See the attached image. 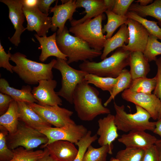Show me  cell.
<instances>
[{
  "label": "cell",
  "instance_id": "6da1fadb",
  "mask_svg": "<svg viewBox=\"0 0 161 161\" xmlns=\"http://www.w3.org/2000/svg\"><path fill=\"white\" fill-rule=\"evenodd\" d=\"M99 91L84 80L78 84L73 97V104L78 118L85 121L92 120L100 114L110 113L102 104Z\"/></svg>",
  "mask_w": 161,
  "mask_h": 161
},
{
  "label": "cell",
  "instance_id": "7a4b0ae2",
  "mask_svg": "<svg viewBox=\"0 0 161 161\" xmlns=\"http://www.w3.org/2000/svg\"><path fill=\"white\" fill-rule=\"evenodd\" d=\"M10 60L16 64L12 69L13 72L28 84H37L43 80L53 79L52 69L56 59L45 64L29 60L25 55L17 52L11 54Z\"/></svg>",
  "mask_w": 161,
  "mask_h": 161
},
{
  "label": "cell",
  "instance_id": "3957f363",
  "mask_svg": "<svg viewBox=\"0 0 161 161\" xmlns=\"http://www.w3.org/2000/svg\"><path fill=\"white\" fill-rule=\"evenodd\" d=\"M65 26L63 31L57 34L56 42L61 52L68 58V64L79 61H92L101 56L102 52L91 48L85 41L70 34Z\"/></svg>",
  "mask_w": 161,
  "mask_h": 161
},
{
  "label": "cell",
  "instance_id": "277c9868",
  "mask_svg": "<svg viewBox=\"0 0 161 161\" xmlns=\"http://www.w3.org/2000/svg\"><path fill=\"white\" fill-rule=\"evenodd\" d=\"M130 53L129 51L120 47L101 61L96 62L87 60L80 64L79 67L81 70L88 73L102 77L116 78L126 67L129 66Z\"/></svg>",
  "mask_w": 161,
  "mask_h": 161
},
{
  "label": "cell",
  "instance_id": "5b68a950",
  "mask_svg": "<svg viewBox=\"0 0 161 161\" xmlns=\"http://www.w3.org/2000/svg\"><path fill=\"white\" fill-rule=\"evenodd\" d=\"M115 111L114 122L118 130L128 132L133 131L148 130L153 131L156 122H151L149 113L141 107L136 105V112L127 113L124 105L119 106L114 102Z\"/></svg>",
  "mask_w": 161,
  "mask_h": 161
},
{
  "label": "cell",
  "instance_id": "8992f818",
  "mask_svg": "<svg viewBox=\"0 0 161 161\" xmlns=\"http://www.w3.org/2000/svg\"><path fill=\"white\" fill-rule=\"evenodd\" d=\"M103 18V14L101 15L71 26L69 31L86 42L91 48L101 51L107 40L102 32V22Z\"/></svg>",
  "mask_w": 161,
  "mask_h": 161
},
{
  "label": "cell",
  "instance_id": "52a82bcc",
  "mask_svg": "<svg viewBox=\"0 0 161 161\" xmlns=\"http://www.w3.org/2000/svg\"><path fill=\"white\" fill-rule=\"evenodd\" d=\"M48 141L45 134L19 121L16 131L9 134L6 137L7 145L11 150L20 146L27 150H33L39 145H45Z\"/></svg>",
  "mask_w": 161,
  "mask_h": 161
},
{
  "label": "cell",
  "instance_id": "ba28073f",
  "mask_svg": "<svg viewBox=\"0 0 161 161\" xmlns=\"http://www.w3.org/2000/svg\"><path fill=\"white\" fill-rule=\"evenodd\" d=\"M53 68L59 71L61 75V87L57 94L72 104L73 97L76 87L85 80V77L88 73L74 69L69 65L66 61L58 58H56Z\"/></svg>",
  "mask_w": 161,
  "mask_h": 161
},
{
  "label": "cell",
  "instance_id": "9c48e42d",
  "mask_svg": "<svg viewBox=\"0 0 161 161\" xmlns=\"http://www.w3.org/2000/svg\"><path fill=\"white\" fill-rule=\"evenodd\" d=\"M36 129L45 134L48 139L47 144L41 145V148H44L47 145L58 140L67 141L75 144L85 136L88 131L83 125L76 123L61 127H44Z\"/></svg>",
  "mask_w": 161,
  "mask_h": 161
},
{
  "label": "cell",
  "instance_id": "30bf717a",
  "mask_svg": "<svg viewBox=\"0 0 161 161\" xmlns=\"http://www.w3.org/2000/svg\"><path fill=\"white\" fill-rule=\"evenodd\" d=\"M27 103L48 123L55 127L75 123L71 118L73 114L72 111L58 105L42 106L36 103Z\"/></svg>",
  "mask_w": 161,
  "mask_h": 161
},
{
  "label": "cell",
  "instance_id": "8fae6325",
  "mask_svg": "<svg viewBox=\"0 0 161 161\" xmlns=\"http://www.w3.org/2000/svg\"><path fill=\"white\" fill-rule=\"evenodd\" d=\"M121 96L126 101L139 106L146 110L153 120H158L161 108V101L154 94L133 92L128 89L123 91Z\"/></svg>",
  "mask_w": 161,
  "mask_h": 161
},
{
  "label": "cell",
  "instance_id": "7c38bea8",
  "mask_svg": "<svg viewBox=\"0 0 161 161\" xmlns=\"http://www.w3.org/2000/svg\"><path fill=\"white\" fill-rule=\"evenodd\" d=\"M23 10L27 22L26 29L35 31L40 37H46L52 27V17L41 12L37 6L28 7L23 5Z\"/></svg>",
  "mask_w": 161,
  "mask_h": 161
},
{
  "label": "cell",
  "instance_id": "4fadbf2b",
  "mask_svg": "<svg viewBox=\"0 0 161 161\" xmlns=\"http://www.w3.org/2000/svg\"><path fill=\"white\" fill-rule=\"evenodd\" d=\"M126 24L129 30V43L122 47L125 50L130 52H143L147 42L149 33L141 24L134 20L128 18Z\"/></svg>",
  "mask_w": 161,
  "mask_h": 161
},
{
  "label": "cell",
  "instance_id": "5bb4252c",
  "mask_svg": "<svg viewBox=\"0 0 161 161\" xmlns=\"http://www.w3.org/2000/svg\"><path fill=\"white\" fill-rule=\"evenodd\" d=\"M57 83L55 80H43L39 81L37 86L33 88L32 93L38 104L42 106L62 105V100L55 91Z\"/></svg>",
  "mask_w": 161,
  "mask_h": 161
},
{
  "label": "cell",
  "instance_id": "9a60e30c",
  "mask_svg": "<svg viewBox=\"0 0 161 161\" xmlns=\"http://www.w3.org/2000/svg\"><path fill=\"white\" fill-rule=\"evenodd\" d=\"M6 4L9 9V17L15 30L10 41L17 47L21 42V34L26 30L23 26L25 16L24 13L22 0H1Z\"/></svg>",
  "mask_w": 161,
  "mask_h": 161
},
{
  "label": "cell",
  "instance_id": "2e32d148",
  "mask_svg": "<svg viewBox=\"0 0 161 161\" xmlns=\"http://www.w3.org/2000/svg\"><path fill=\"white\" fill-rule=\"evenodd\" d=\"M55 2V6L50 7L49 13H53L52 17L51 30L54 32L57 30V34H58L63 30L66 21L69 20L71 21L73 19V16L77 7L76 0H69L59 5L57 4L58 0Z\"/></svg>",
  "mask_w": 161,
  "mask_h": 161
},
{
  "label": "cell",
  "instance_id": "e0dca14e",
  "mask_svg": "<svg viewBox=\"0 0 161 161\" xmlns=\"http://www.w3.org/2000/svg\"><path fill=\"white\" fill-rule=\"evenodd\" d=\"M114 118V115L109 113L98 120L99 127L96 134L99 136L97 142L101 146L106 145L113 146L112 142L119 137Z\"/></svg>",
  "mask_w": 161,
  "mask_h": 161
},
{
  "label": "cell",
  "instance_id": "ac0fdd59",
  "mask_svg": "<svg viewBox=\"0 0 161 161\" xmlns=\"http://www.w3.org/2000/svg\"><path fill=\"white\" fill-rule=\"evenodd\" d=\"M157 139L154 136L143 131H133L121 135L118 141L126 147L148 148L154 144Z\"/></svg>",
  "mask_w": 161,
  "mask_h": 161
},
{
  "label": "cell",
  "instance_id": "d6986e66",
  "mask_svg": "<svg viewBox=\"0 0 161 161\" xmlns=\"http://www.w3.org/2000/svg\"><path fill=\"white\" fill-rule=\"evenodd\" d=\"M45 148L47 149L50 156L57 161H73L78 152L74 143L67 141H54Z\"/></svg>",
  "mask_w": 161,
  "mask_h": 161
},
{
  "label": "cell",
  "instance_id": "ffe728a7",
  "mask_svg": "<svg viewBox=\"0 0 161 161\" xmlns=\"http://www.w3.org/2000/svg\"><path fill=\"white\" fill-rule=\"evenodd\" d=\"M77 8H84L86 15L78 20L73 19L70 21L71 26L83 23L85 21L95 18L105 12L107 8L104 0H76Z\"/></svg>",
  "mask_w": 161,
  "mask_h": 161
},
{
  "label": "cell",
  "instance_id": "44dd1931",
  "mask_svg": "<svg viewBox=\"0 0 161 161\" xmlns=\"http://www.w3.org/2000/svg\"><path fill=\"white\" fill-rule=\"evenodd\" d=\"M34 35L39 41L41 49L39 60L45 61L50 56H55L67 61V56L62 53L59 49L56 42V32L48 37H40L37 34Z\"/></svg>",
  "mask_w": 161,
  "mask_h": 161
},
{
  "label": "cell",
  "instance_id": "7402d4cb",
  "mask_svg": "<svg viewBox=\"0 0 161 161\" xmlns=\"http://www.w3.org/2000/svg\"><path fill=\"white\" fill-rule=\"evenodd\" d=\"M17 103L19 121L36 129L40 127L52 126L27 103L20 101Z\"/></svg>",
  "mask_w": 161,
  "mask_h": 161
},
{
  "label": "cell",
  "instance_id": "603a6c76",
  "mask_svg": "<svg viewBox=\"0 0 161 161\" xmlns=\"http://www.w3.org/2000/svg\"><path fill=\"white\" fill-rule=\"evenodd\" d=\"M32 90L29 85L23 86L21 89H17L10 86L8 82L5 79H0V92L9 95L17 102L38 103L34 97Z\"/></svg>",
  "mask_w": 161,
  "mask_h": 161
},
{
  "label": "cell",
  "instance_id": "cb8c5ba5",
  "mask_svg": "<svg viewBox=\"0 0 161 161\" xmlns=\"http://www.w3.org/2000/svg\"><path fill=\"white\" fill-rule=\"evenodd\" d=\"M149 61L143 52H130L129 59V72L132 80L145 78L150 71Z\"/></svg>",
  "mask_w": 161,
  "mask_h": 161
},
{
  "label": "cell",
  "instance_id": "d4e9b609",
  "mask_svg": "<svg viewBox=\"0 0 161 161\" xmlns=\"http://www.w3.org/2000/svg\"><path fill=\"white\" fill-rule=\"evenodd\" d=\"M129 41V33L128 26L124 24L120 26L119 30L113 36L107 39L105 44L101 59L106 58L111 52L118 48L122 47Z\"/></svg>",
  "mask_w": 161,
  "mask_h": 161
},
{
  "label": "cell",
  "instance_id": "484cf974",
  "mask_svg": "<svg viewBox=\"0 0 161 161\" xmlns=\"http://www.w3.org/2000/svg\"><path fill=\"white\" fill-rule=\"evenodd\" d=\"M128 11L134 12L143 18L149 16L155 18L161 28V0H155L145 6H141L138 3H132Z\"/></svg>",
  "mask_w": 161,
  "mask_h": 161
},
{
  "label": "cell",
  "instance_id": "4316f807",
  "mask_svg": "<svg viewBox=\"0 0 161 161\" xmlns=\"http://www.w3.org/2000/svg\"><path fill=\"white\" fill-rule=\"evenodd\" d=\"M19 122L17 102L13 100L7 111L0 117V126L5 127L9 134L15 132Z\"/></svg>",
  "mask_w": 161,
  "mask_h": 161
},
{
  "label": "cell",
  "instance_id": "83f0119b",
  "mask_svg": "<svg viewBox=\"0 0 161 161\" xmlns=\"http://www.w3.org/2000/svg\"><path fill=\"white\" fill-rule=\"evenodd\" d=\"M107 17L106 24L102 28L104 34L106 32L105 37L107 39L112 37L114 32L120 26L126 23L128 17L126 16H121L115 14L112 11L107 10L105 12Z\"/></svg>",
  "mask_w": 161,
  "mask_h": 161
},
{
  "label": "cell",
  "instance_id": "f1b7e54d",
  "mask_svg": "<svg viewBox=\"0 0 161 161\" xmlns=\"http://www.w3.org/2000/svg\"><path fill=\"white\" fill-rule=\"evenodd\" d=\"M43 150H27L20 146L12 150L13 152V158L9 161H38L47 153L46 148Z\"/></svg>",
  "mask_w": 161,
  "mask_h": 161
},
{
  "label": "cell",
  "instance_id": "f546056e",
  "mask_svg": "<svg viewBox=\"0 0 161 161\" xmlns=\"http://www.w3.org/2000/svg\"><path fill=\"white\" fill-rule=\"evenodd\" d=\"M118 78L119 76L114 78L87 73L85 77L84 80L89 84H93L103 91L109 92L111 95Z\"/></svg>",
  "mask_w": 161,
  "mask_h": 161
},
{
  "label": "cell",
  "instance_id": "4dcf8cb0",
  "mask_svg": "<svg viewBox=\"0 0 161 161\" xmlns=\"http://www.w3.org/2000/svg\"><path fill=\"white\" fill-rule=\"evenodd\" d=\"M113 146L108 145L95 148L91 145L88 148L82 161H106L107 154H112Z\"/></svg>",
  "mask_w": 161,
  "mask_h": 161
},
{
  "label": "cell",
  "instance_id": "1f68e13d",
  "mask_svg": "<svg viewBox=\"0 0 161 161\" xmlns=\"http://www.w3.org/2000/svg\"><path fill=\"white\" fill-rule=\"evenodd\" d=\"M156 85L155 76L152 78H140L132 80L129 89L133 92L151 94Z\"/></svg>",
  "mask_w": 161,
  "mask_h": 161
},
{
  "label": "cell",
  "instance_id": "d6a6232c",
  "mask_svg": "<svg viewBox=\"0 0 161 161\" xmlns=\"http://www.w3.org/2000/svg\"><path fill=\"white\" fill-rule=\"evenodd\" d=\"M132 80L129 71L127 69H124L119 75L118 80L113 89L112 94L104 103L103 106L106 107L107 106L119 93L129 89Z\"/></svg>",
  "mask_w": 161,
  "mask_h": 161
},
{
  "label": "cell",
  "instance_id": "836d02e7",
  "mask_svg": "<svg viewBox=\"0 0 161 161\" xmlns=\"http://www.w3.org/2000/svg\"><path fill=\"white\" fill-rule=\"evenodd\" d=\"M126 16L128 18L134 20L141 24L149 35H153L161 40V28L157 25L158 22L147 20L133 11H128Z\"/></svg>",
  "mask_w": 161,
  "mask_h": 161
},
{
  "label": "cell",
  "instance_id": "e575fe53",
  "mask_svg": "<svg viewBox=\"0 0 161 161\" xmlns=\"http://www.w3.org/2000/svg\"><path fill=\"white\" fill-rule=\"evenodd\" d=\"M145 151L142 148L126 147L117 153L115 158L119 161H142Z\"/></svg>",
  "mask_w": 161,
  "mask_h": 161
},
{
  "label": "cell",
  "instance_id": "d590c367",
  "mask_svg": "<svg viewBox=\"0 0 161 161\" xmlns=\"http://www.w3.org/2000/svg\"><path fill=\"white\" fill-rule=\"evenodd\" d=\"M156 37L148 36L147 42L143 53L149 62L155 61L156 56L161 55V42Z\"/></svg>",
  "mask_w": 161,
  "mask_h": 161
},
{
  "label": "cell",
  "instance_id": "8d00e7d4",
  "mask_svg": "<svg viewBox=\"0 0 161 161\" xmlns=\"http://www.w3.org/2000/svg\"><path fill=\"white\" fill-rule=\"evenodd\" d=\"M91 131H88L86 134L75 144L78 147V152L73 161H82L88 147L98 139L96 134L93 136L91 135Z\"/></svg>",
  "mask_w": 161,
  "mask_h": 161
},
{
  "label": "cell",
  "instance_id": "74e56055",
  "mask_svg": "<svg viewBox=\"0 0 161 161\" xmlns=\"http://www.w3.org/2000/svg\"><path fill=\"white\" fill-rule=\"evenodd\" d=\"M9 134L8 130L0 126V161H9L13 158V152L8 147L6 137Z\"/></svg>",
  "mask_w": 161,
  "mask_h": 161
},
{
  "label": "cell",
  "instance_id": "f35d334b",
  "mask_svg": "<svg viewBox=\"0 0 161 161\" xmlns=\"http://www.w3.org/2000/svg\"><path fill=\"white\" fill-rule=\"evenodd\" d=\"M134 0H115L112 11L116 14L125 16Z\"/></svg>",
  "mask_w": 161,
  "mask_h": 161
},
{
  "label": "cell",
  "instance_id": "ab89813d",
  "mask_svg": "<svg viewBox=\"0 0 161 161\" xmlns=\"http://www.w3.org/2000/svg\"><path fill=\"white\" fill-rule=\"evenodd\" d=\"M11 54L8 51L7 53L0 42V67L6 69L11 73H13L12 69L13 66L9 62Z\"/></svg>",
  "mask_w": 161,
  "mask_h": 161
},
{
  "label": "cell",
  "instance_id": "60d3db41",
  "mask_svg": "<svg viewBox=\"0 0 161 161\" xmlns=\"http://www.w3.org/2000/svg\"><path fill=\"white\" fill-rule=\"evenodd\" d=\"M155 61L157 67V72L155 76L156 85L153 94L161 101V57L157 58Z\"/></svg>",
  "mask_w": 161,
  "mask_h": 161
},
{
  "label": "cell",
  "instance_id": "b9f144b4",
  "mask_svg": "<svg viewBox=\"0 0 161 161\" xmlns=\"http://www.w3.org/2000/svg\"><path fill=\"white\" fill-rule=\"evenodd\" d=\"M142 161H160L158 152L155 145L145 150Z\"/></svg>",
  "mask_w": 161,
  "mask_h": 161
},
{
  "label": "cell",
  "instance_id": "7bdbcfd3",
  "mask_svg": "<svg viewBox=\"0 0 161 161\" xmlns=\"http://www.w3.org/2000/svg\"><path fill=\"white\" fill-rule=\"evenodd\" d=\"M13 99L9 95L0 93V115L4 114L8 110Z\"/></svg>",
  "mask_w": 161,
  "mask_h": 161
},
{
  "label": "cell",
  "instance_id": "ee69618b",
  "mask_svg": "<svg viewBox=\"0 0 161 161\" xmlns=\"http://www.w3.org/2000/svg\"><path fill=\"white\" fill-rule=\"evenodd\" d=\"M56 0H38L37 7L42 13L48 16L49 10L51 4Z\"/></svg>",
  "mask_w": 161,
  "mask_h": 161
},
{
  "label": "cell",
  "instance_id": "f6af8a7d",
  "mask_svg": "<svg viewBox=\"0 0 161 161\" xmlns=\"http://www.w3.org/2000/svg\"><path fill=\"white\" fill-rule=\"evenodd\" d=\"M38 0H22L23 6L28 7H33L37 6Z\"/></svg>",
  "mask_w": 161,
  "mask_h": 161
},
{
  "label": "cell",
  "instance_id": "bcb514c9",
  "mask_svg": "<svg viewBox=\"0 0 161 161\" xmlns=\"http://www.w3.org/2000/svg\"><path fill=\"white\" fill-rule=\"evenodd\" d=\"M153 132L159 135L161 139V119L156 122L155 127Z\"/></svg>",
  "mask_w": 161,
  "mask_h": 161
},
{
  "label": "cell",
  "instance_id": "7dc6e473",
  "mask_svg": "<svg viewBox=\"0 0 161 161\" xmlns=\"http://www.w3.org/2000/svg\"><path fill=\"white\" fill-rule=\"evenodd\" d=\"M115 0H104L107 10L112 11L114 5Z\"/></svg>",
  "mask_w": 161,
  "mask_h": 161
},
{
  "label": "cell",
  "instance_id": "c3c4849f",
  "mask_svg": "<svg viewBox=\"0 0 161 161\" xmlns=\"http://www.w3.org/2000/svg\"><path fill=\"white\" fill-rule=\"evenodd\" d=\"M158 154L160 161H161V139H157L155 144Z\"/></svg>",
  "mask_w": 161,
  "mask_h": 161
},
{
  "label": "cell",
  "instance_id": "681fc988",
  "mask_svg": "<svg viewBox=\"0 0 161 161\" xmlns=\"http://www.w3.org/2000/svg\"><path fill=\"white\" fill-rule=\"evenodd\" d=\"M153 2V0H137L134 1L136 3H138L140 5L143 6H146L149 4L152 3Z\"/></svg>",
  "mask_w": 161,
  "mask_h": 161
},
{
  "label": "cell",
  "instance_id": "f907efd6",
  "mask_svg": "<svg viewBox=\"0 0 161 161\" xmlns=\"http://www.w3.org/2000/svg\"><path fill=\"white\" fill-rule=\"evenodd\" d=\"M48 151V150H47ZM38 161H57L52 158L49 154L47 151L46 154Z\"/></svg>",
  "mask_w": 161,
  "mask_h": 161
},
{
  "label": "cell",
  "instance_id": "816d5d0a",
  "mask_svg": "<svg viewBox=\"0 0 161 161\" xmlns=\"http://www.w3.org/2000/svg\"><path fill=\"white\" fill-rule=\"evenodd\" d=\"M160 119H161V108L159 112L158 119L157 120H160Z\"/></svg>",
  "mask_w": 161,
  "mask_h": 161
},
{
  "label": "cell",
  "instance_id": "f5cc1de1",
  "mask_svg": "<svg viewBox=\"0 0 161 161\" xmlns=\"http://www.w3.org/2000/svg\"><path fill=\"white\" fill-rule=\"evenodd\" d=\"M110 161H119L118 160H117L116 158L112 157Z\"/></svg>",
  "mask_w": 161,
  "mask_h": 161
}]
</instances>
